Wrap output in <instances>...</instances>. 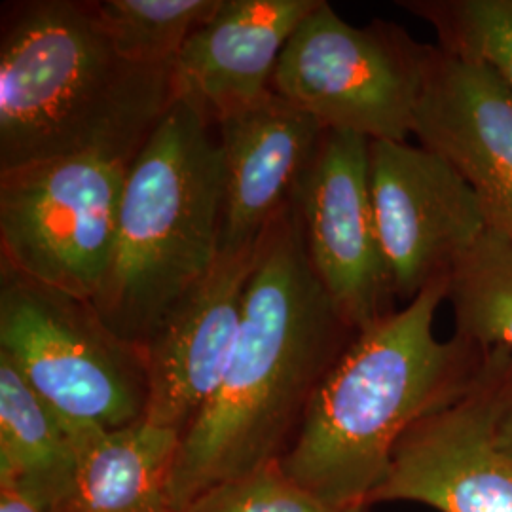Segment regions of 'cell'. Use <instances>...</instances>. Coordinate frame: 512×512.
<instances>
[{
    "mask_svg": "<svg viewBox=\"0 0 512 512\" xmlns=\"http://www.w3.org/2000/svg\"><path fill=\"white\" fill-rule=\"evenodd\" d=\"M256 245L220 253L209 275L145 344L148 423L184 437L217 393L238 342Z\"/></svg>",
    "mask_w": 512,
    "mask_h": 512,
    "instance_id": "12",
    "label": "cell"
},
{
    "mask_svg": "<svg viewBox=\"0 0 512 512\" xmlns=\"http://www.w3.org/2000/svg\"><path fill=\"white\" fill-rule=\"evenodd\" d=\"M495 444L512 458V357L507 366L494 420Z\"/></svg>",
    "mask_w": 512,
    "mask_h": 512,
    "instance_id": "21",
    "label": "cell"
},
{
    "mask_svg": "<svg viewBox=\"0 0 512 512\" xmlns=\"http://www.w3.org/2000/svg\"><path fill=\"white\" fill-rule=\"evenodd\" d=\"M511 357L509 348H492L480 380L463 399L404 433L370 507L412 501L439 512H512V458L494 439Z\"/></svg>",
    "mask_w": 512,
    "mask_h": 512,
    "instance_id": "10",
    "label": "cell"
},
{
    "mask_svg": "<svg viewBox=\"0 0 512 512\" xmlns=\"http://www.w3.org/2000/svg\"><path fill=\"white\" fill-rule=\"evenodd\" d=\"M213 126L177 101L128 167L109 274L92 304L143 349L219 260L224 158Z\"/></svg>",
    "mask_w": 512,
    "mask_h": 512,
    "instance_id": "4",
    "label": "cell"
},
{
    "mask_svg": "<svg viewBox=\"0 0 512 512\" xmlns=\"http://www.w3.org/2000/svg\"><path fill=\"white\" fill-rule=\"evenodd\" d=\"M175 103L173 67L118 54L92 2L4 8L0 173L69 156L129 165Z\"/></svg>",
    "mask_w": 512,
    "mask_h": 512,
    "instance_id": "3",
    "label": "cell"
},
{
    "mask_svg": "<svg viewBox=\"0 0 512 512\" xmlns=\"http://www.w3.org/2000/svg\"><path fill=\"white\" fill-rule=\"evenodd\" d=\"M414 137L471 186L495 230L512 239V90L492 65L433 48Z\"/></svg>",
    "mask_w": 512,
    "mask_h": 512,
    "instance_id": "11",
    "label": "cell"
},
{
    "mask_svg": "<svg viewBox=\"0 0 512 512\" xmlns=\"http://www.w3.org/2000/svg\"><path fill=\"white\" fill-rule=\"evenodd\" d=\"M0 512H42L8 488H0Z\"/></svg>",
    "mask_w": 512,
    "mask_h": 512,
    "instance_id": "22",
    "label": "cell"
},
{
    "mask_svg": "<svg viewBox=\"0 0 512 512\" xmlns=\"http://www.w3.org/2000/svg\"><path fill=\"white\" fill-rule=\"evenodd\" d=\"M446 300L456 334L512 351V239L488 230L452 275Z\"/></svg>",
    "mask_w": 512,
    "mask_h": 512,
    "instance_id": "17",
    "label": "cell"
},
{
    "mask_svg": "<svg viewBox=\"0 0 512 512\" xmlns=\"http://www.w3.org/2000/svg\"><path fill=\"white\" fill-rule=\"evenodd\" d=\"M217 131L224 158L220 253H238L253 249L293 202L323 128L272 92L253 109L222 120Z\"/></svg>",
    "mask_w": 512,
    "mask_h": 512,
    "instance_id": "14",
    "label": "cell"
},
{
    "mask_svg": "<svg viewBox=\"0 0 512 512\" xmlns=\"http://www.w3.org/2000/svg\"><path fill=\"white\" fill-rule=\"evenodd\" d=\"M80 433L0 359V488L50 512L73 486Z\"/></svg>",
    "mask_w": 512,
    "mask_h": 512,
    "instance_id": "16",
    "label": "cell"
},
{
    "mask_svg": "<svg viewBox=\"0 0 512 512\" xmlns=\"http://www.w3.org/2000/svg\"><path fill=\"white\" fill-rule=\"evenodd\" d=\"M357 332L315 274L298 211L289 203L258 239L222 384L181 440L173 511L220 482L283 458Z\"/></svg>",
    "mask_w": 512,
    "mask_h": 512,
    "instance_id": "1",
    "label": "cell"
},
{
    "mask_svg": "<svg viewBox=\"0 0 512 512\" xmlns=\"http://www.w3.org/2000/svg\"><path fill=\"white\" fill-rule=\"evenodd\" d=\"M128 167L69 156L0 173V262L93 302L109 274Z\"/></svg>",
    "mask_w": 512,
    "mask_h": 512,
    "instance_id": "7",
    "label": "cell"
},
{
    "mask_svg": "<svg viewBox=\"0 0 512 512\" xmlns=\"http://www.w3.org/2000/svg\"><path fill=\"white\" fill-rule=\"evenodd\" d=\"M437 33L442 50L492 65L512 90V0H401Z\"/></svg>",
    "mask_w": 512,
    "mask_h": 512,
    "instance_id": "19",
    "label": "cell"
},
{
    "mask_svg": "<svg viewBox=\"0 0 512 512\" xmlns=\"http://www.w3.org/2000/svg\"><path fill=\"white\" fill-rule=\"evenodd\" d=\"M222 0H103L93 12L118 54L139 65L173 67L184 44Z\"/></svg>",
    "mask_w": 512,
    "mask_h": 512,
    "instance_id": "18",
    "label": "cell"
},
{
    "mask_svg": "<svg viewBox=\"0 0 512 512\" xmlns=\"http://www.w3.org/2000/svg\"><path fill=\"white\" fill-rule=\"evenodd\" d=\"M293 203L311 266L349 325L363 330L397 311L370 190V141L323 131Z\"/></svg>",
    "mask_w": 512,
    "mask_h": 512,
    "instance_id": "8",
    "label": "cell"
},
{
    "mask_svg": "<svg viewBox=\"0 0 512 512\" xmlns=\"http://www.w3.org/2000/svg\"><path fill=\"white\" fill-rule=\"evenodd\" d=\"M450 281L425 287L403 310L359 330L311 401L281 469L334 509H372L404 433L463 399L492 348L454 332L435 336Z\"/></svg>",
    "mask_w": 512,
    "mask_h": 512,
    "instance_id": "2",
    "label": "cell"
},
{
    "mask_svg": "<svg viewBox=\"0 0 512 512\" xmlns=\"http://www.w3.org/2000/svg\"><path fill=\"white\" fill-rule=\"evenodd\" d=\"M181 440L145 420L82 431L73 486L50 512H175L171 480Z\"/></svg>",
    "mask_w": 512,
    "mask_h": 512,
    "instance_id": "15",
    "label": "cell"
},
{
    "mask_svg": "<svg viewBox=\"0 0 512 512\" xmlns=\"http://www.w3.org/2000/svg\"><path fill=\"white\" fill-rule=\"evenodd\" d=\"M323 0H222L173 65L177 101L219 126L272 93L277 61Z\"/></svg>",
    "mask_w": 512,
    "mask_h": 512,
    "instance_id": "13",
    "label": "cell"
},
{
    "mask_svg": "<svg viewBox=\"0 0 512 512\" xmlns=\"http://www.w3.org/2000/svg\"><path fill=\"white\" fill-rule=\"evenodd\" d=\"M370 190L393 289L406 304L450 281L490 230L471 186L421 145L370 141Z\"/></svg>",
    "mask_w": 512,
    "mask_h": 512,
    "instance_id": "9",
    "label": "cell"
},
{
    "mask_svg": "<svg viewBox=\"0 0 512 512\" xmlns=\"http://www.w3.org/2000/svg\"><path fill=\"white\" fill-rule=\"evenodd\" d=\"M0 359L74 431L145 420V349L120 338L90 300L0 262Z\"/></svg>",
    "mask_w": 512,
    "mask_h": 512,
    "instance_id": "5",
    "label": "cell"
},
{
    "mask_svg": "<svg viewBox=\"0 0 512 512\" xmlns=\"http://www.w3.org/2000/svg\"><path fill=\"white\" fill-rule=\"evenodd\" d=\"M179 512H368L334 509L296 484L279 461L230 478L194 497Z\"/></svg>",
    "mask_w": 512,
    "mask_h": 512,
    "instance_id": "20",
    "label": "cell"
},
{
    "mask_svg": "<svg viewBox=\"0 0 512 512\" xmlns=\"http://www.w3.org/2000/svg\"><path fill=\"white\" fill-rule=\"evenodd\" d=\"M433 48L382 19L355 27L323 0L287 42L272 92L323 131L408 143Z\"/></svg>",
    "mask_w": 512,
    "mask_h": 512,
    "instance_id": "6",
    "label": "cell"
}]
</instances>
